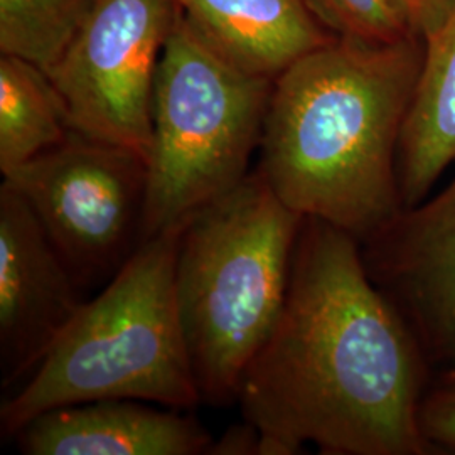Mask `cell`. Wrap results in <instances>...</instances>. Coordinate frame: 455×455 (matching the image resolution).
Returning a JSON list of instances; mask_svg holds the SVG:
<instances>
[{
    "label": "cell",
    "mask_w": 455,
    "mask_h": 455,
    "mask_svg": "<svg viewBox=\"0 0 455 455\" xmlns=\"http://www.w3.org/2000/svg\"><path fill=\"white\" fill-rule=\"evenodd\" d=\"M4 180L28 201L80 289L110 280L142 242L147 161L71 132Z\"/></svg>",
    "instance_id": "6"
},
{
    "label": "cell",
    "mask_w": 455,
    "mask_h": 455,
    "mask_svg": "<svg viewBox=\"0 0 455 455\" xmlns=\"http://www.w3.org/2000/svg\"><path fill=\"white\" fill-rule=\"evenodd\" d=\"M73 132L65 103L48 73L0 54V172L9 176Z\"/></svg>",
    "instance_id": "13"
},
{
    "label": "cell",
    "mask_w": 455,
    "mask_h": 455,
    "mask_svg": "<svg viewBox=\"0 0 455 455\" xmlns=\"http://www.w3.org/2000/svg\"><path fill=\"white\" fill-rule=\"evenodd\" d=\"M206 454L210 455H263V434L246 422L228 428L220 440L212 439Z\"/></svg>",
    "instance_id": "18"
},
{
    "label": "cell",
    "mask_w": 455,
    "mask_h": 455,
    "mask_svg": "<svg viewBox=\"0 0 455 455\" xmlns=\"http://www.w3.org/2000/svg\"><path fill=\"white\" fill-rule=\"evenodd\" d=\"M188 410L140 400H98L54 408L20 432L29 455H201L212 434Z\"/></svg>",
    "instance_id": "10"
},
{
    "label": "cell",
    "mask_w": 455,
    "mask_h": 455,
    "mask_svg": "<svg viewBox=\"0 0 455 455\" xmlns=\"http://www.w3.org/2000/svg\"><path fill=\"white\" fill-rule=\"evenodd\" d=\"M361 251L430 363L455 364V180L439 195L402 208L361 242Z\"/></svg>",
    "instance_id": "8"
},
{
    "label": "cell",
    "mask_w": 455,
    "mask_h": 455,
    "mask_svg": "<svg viewBox=\"0 0 455 455\" xmlns=\"http://www.w3.org/2000/svg\"><path fill=\"white\" fill-rule=\"evenodd\" d=\"M307 4L338 37L391 44L415 36L398 0H307Z\"/></svg>",
    "instance_id": "15"
},
{
    "label": "cell",
    "mask_w": 455,
    "mask_h": 455,
    "mask_svg": "<svg viewBox=\"0 0 455 455\" xmlns=\"http://www.w3.org/2000/svg\"><path fill=\"white\" fill-rule=\"evenodd\" d=\"M93 0H0V54L49 73L80 31Z\"/></svg>",
    "instance_id": "14"
},
{
    "label": "cell",
    "mask_w": 455,
    "mask_h": 455,
    "mask_svg": "<svg viewBox=\"0 0 455 455\" xmlns=\"http://www.w3.org/2000/svg\"><path fill=\"white\" fill-rule=\"evenodd\" d=\"M302 223L257 167L184 229L176 295L203 403L236 402L283 307Z\"/></svg>",
    "instance_id": "4"
},
{
    "label": "cell",
    "mask_w": 455,
    "mask_h": 455,
    "mask_svg": "<svg viewBox=\"0 0 455 455\" xmlns=\"http://www.w3.org/2000/svg\"><path fill=\"white\" fill-rule=\"evenodd\" d=\"M420 427L434 454H455V364L432 376L420 407Z\"/></svg>",
    "instance_id": "16"
},
{
    "label": "cell",
    "mask_w": 455,
    "mask_h": 455,
    "mask_svg": "<svg viewBox=\"0 0 455 455\" xmlns=\"http://www.w3.org/2000/svg\"><path fill=\"white\" fill-rule=\"evenodd\" d=\"M186 220L135 248L75 319L22 388L0 407L4 435L54 408L140 400L193 410L201 402L176 295Z\"/></svg>",
    "instance_id": "3"
},
{
    "label": "cell",
    "mask_w": 455,
    "mask_h": 455,
    "mask_svg": "<svg viewBox=\"0 0 455 455\" xmlns=\"http://www.w3.org/2000/svg\"><path fill=\"white\" fill-rule=\"evenodd\" d=\"M80 285L28 201L0 186L2 387L31 376L83 306Z\"/></svg>",
    "instance_id": "9"
},
{
    "label": "cell",
    "mask_w": 455,
    "mask_h": 455,
    "mask_svg": "<svg viewBox=\"0 0 455 455\" xmlns=\"http://www.w3.org/2000/svg\"><path fill=\"white\" fill-rule=\"evenodd\" d=\"M272 90V80L218 56L180 11L154 86L142 242L193 218L250 174Z\"/></svg>",
    "instance_id": "5"
},
{
    "label": "cell",
    "mask_w": 455,
    "mask_h": 455,
    "mask_svg": "<svg viewBox=\"0 0 455 455\" xmlns=\"http://www.w3.org/2000/svg\"><path fill=\"white\" fill-rule=\"evenodd\" d=\"M197 36L229 65L275 82L338 36L307 0H174Z\"/></svg>",
    "instance_id": "11"
},
{
    "label": "cell",
    "mask_w": 455,
    "mask_h": 455,
    "mask_svg": "<svg viewBox=\"0 0 455 455\" xmlns=\"http://www.w3.org/2000/svg\"><path fill=\"white\" fill-rule=\"evenodd\" d=\"M411 33L420 39L440 29L455 11V0H398Z\"/></svg>",
    "instance_id": "17"
},
{
    "label": "cell",
    "mask_w": 455,
    "mask_h": 455,
    "mask_svg": "<svg viewBox=\"0 0 455 455\" xmlns=\"http://www.w3.org/2000/svg\"><path fill=\"white\" fill-rule=\"evenodd\" d=\"M178 17L174 0H93L48 73L73 131L148 159L157 68Z\"/></svg>",
    "instance_id": "7"
},
{
    "label": "cell",
    "mask_w": 455,
    "mask_h": 455,
    "mask_svg": "<svg viewBox=\"0 0 455 455\" xmlns=\"http://www.w3.org/2000/svg\"><path fill=\"white\" fill-rule=\"evenodd\" d=\"M425 43L336 37L275 82L259 171L275 195L359 243L403 208L398 147Z\"/></svg>",
    "instance_id": "2"
},
{
    "label": "cell",
    "mask_w": 455,
    "mask_h": 455,
    "mask_svg": "<svg viewBox=\"0 0 455 455\" xmlns=\"http://www.w3.org/2000/svg\"><path fill=\"white\" fill-rule=\"evenodd\" d=\"M423 43L422 69L398 147L403 208L427 199L455 163V11Z\"/></svg>",
    "instance_id": "12"
},
{
    "label": "cell",
    "mask_w": 455,
    "mask_h": 455,
    "mask_svg": "<svg viewBox=\"0 0 455 455\" xmlns=\"http://www.w3.org/2000/svg\"><path fill=\"white\" fill-rule=\"evenodd\" d=\"M434 364L378 289L358 238L304 218L275 325L236 402L274 455H430L420 407Z\"/></svg>",
    "instance_id": "1"
}]
</instances>
